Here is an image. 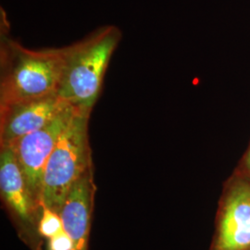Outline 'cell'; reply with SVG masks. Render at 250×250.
I'll return each instance as SVG.
<instances>
[{"mask_svg": "<svg viewBox=\"0 0 250 250\" xmlns=\"http://www.w3.org/2000/svg\"><path fill=\"white\" fill-rule=\"evenodd\" d=\"M0 106L58 94L67 47L31 50L9 37L1 11Z\"/></svg>", "mask_w": 250, "mask_h": 250, "instance_id": "cell-1", "label": "cell"}, {"mask_svg": "<svg viewBox=\"0 0 250 250\" xmlns=\"http://www.w3.org/2000/svg\"><path fill=\"white\" fill-rule=\"evenodd\" d=\"M121 38V30L109 25L99 28L84 40L68 46L58 95L72 107L91 113Z\"/></svg>", "mask_w": 250, "mask_h": 250, "instance_id": "cell-2", "label": "cell"}, {"mask_svg": "<svg viewBox=\"0 0 250 250\" xmlns=\"http://www.w3.org/2000/svg\"><path fill=\"white\" fill-rule=\"evenodd\" d=\"M90 114L76 108L45 166L43 206L59 214L73 185L94 166L88 135Z\"/></svg>", "mask_w": 250, "mask_h": 250, "instance_id": "cell-3", "label": "cell"}, {"mask_svg": "<svg viewBox=\"0 0 250 250\" xmlns=\"http://www.w3.org/2000/svg\"><path fill=\"white\" fill-rule=\"evenodd\" d=\"M0 197L19 238L30 250H43L38 229L43 205L33 196L9 146H0Z\"/></svg>", "mask_w": 250, "mask_h": 250, "instance_id": "cell-4", "label": "cell"}, {"mask_svg": "<svg viewBox=\"0 0 250 250\" xmlns=\"http://www.w3.org/2000/svg\"><path fill=\"white\" fill-rule=\"evenodd\" d=\"M209 250H250V181L235 172L224 183Z\"/></svg>", "mask_w": 250, "mask_h": 250, "instance_id": "cell-5", "label": "cell"}, {"mask_svg": "<svg viewBox=\"0 0 250 250\" xmlns=\"http://www.w3.org/2000/svg\"><path fill=\"white\" fill-rule=\"evenodd\" d=\"M76 107L70 106L45 127L10 144L19 166L33 196L43 205V179L48 159L65 128L70 124Z\"/></svg>", "mask_w": 250, "mask_h": 250, "instance_id": "cell-6", "label": "cell"}, {"mask_svg": "<svg viewBox=\"0 0 250 250\" xmlns=\"http://www.w3.org/2000/svg\"><path fill=\"white\" fill-rule=\"evenodd\" d=\"M70 106L58 94L0 106V146L40 130Z\"/></svg>", "mask_w": 250, "mask_h": 250, "instance_id": "cell-7", "label": "cell"}, {"mask_svg": "<svg viewBox=\"0 0 250 250\" xmlns=\"http://www.w3.org/2000/svg\"><path fill=\"white\" fill-rule=\"evenodd\" d=\"M96 191L93 166L73 185L63 205L61 217L72 250H88Z\"/></svg>", "mask_w": 250, "mask_h": 250, "instance_id": "cell-8", "label": "cell"}, {"mask_svg": "<svg viewBox=\"0 0 250 250\" xmlns=\"http://www.w3.org/2000/svg\"><path fill=\"white\" fill-rule=\"evenodd\" d=\"M38 229L40 235L44 239H48L58 232L62 231L64 228L61 214L55 212L49 208L43 206Z\"/></svg>", "mask_w": 250, "mask_h": 250, "instance_id": "cell-9", "label": "cell"}, {"mask_svg": "<svg viewBox=\"0 0 250 250\" xmlns=\"http://www.w3.org/2000/svg\"><path fill=\"white\" fill-rule=\"evenodd\" d=\"M47 240V250H72V240L63 229Z\"/></svg>", "mask_w": 250, "mask_h": 250, "instance_id": "cell-10", "label": "cell"}, {"mask_svg": "<svg viewBox=\"0 0 250 250\" xmlns=\"http://www.w3.org/2000/svg\"><path fill=\"white\" fill-rule=\"evenodd\" d=\"M233 172L250 181V143Z\"/></svg>", "mask_w": 250, "mask_h": 250, "instance_id": "cell-11", "label": "cell"}]
</instances>
